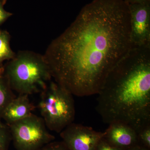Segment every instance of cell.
<instances>
[{"label":"cell","instance_id":"obj_1","mask_svg":"<svg viewBox=\"0 0 150 150\" xmlns=\"http://www.w3.org/2000/svg\"><path fill=\"white\" fill-rule=\"evenodd\" d=\"M132 47L129 5L124 0H93L43 56L55 82L74 96H87L98 93Z\"/></svg>","mask_w":150,"mask_h":150},{"label":"cell","instance_id":"obj_2","mask_svg":"<svg viewBox=\"0 0 150 150\" xmlns=\"http://www.w3.org/2000/svg\"><path fill=\"white\" fill-rule=\"evenodd\" d=\"M97 95L96 109L104 123L123 122L137 132L150 124V46L132 47Z\"/></svg>","mask_w":150,"mask_h":150},{"label":"cell","instance_id":"obj_3","mask_svg":"<svg viewBox=\"0 0 150 150\" xmlns=\"http://www.w3.org/2000/svg\"><path fill=\"white\" fill-rule=\"evenodd\" d=\"M13 91L28 95L45 90L52 79L43 55L28 50L19 51L0 69Z\"/></svg>","mask_w":150,"mask_h":150},{"label":"cell","instance_id":"obj_4","mask_svg":"<svg viewBox=\"0 0 150 150\" xmlns=\"http://www.w3.org/2000/svg\"><path fill=\"white\" fill-rule=\"evenodd\" d=\"M40 93L38 108L41 118L48 130L60 134L74 120V95L55 81Z\"/></svg>","mask_w":150,"mask_h":150},{"label":"cell","instance_id":"obj_5","mask_svg":"<svg viewBox=\"0 0 150 150\" xmlns=\"http://www.w3.org/2000/svg\"><path fill=\"white\" fill-rule=\"evenodd\" d=\"M8 126L16 150H39L55 139L43 118L33 113Z\"/></svg>","mask_w":150,"mask_h":150},{"label":"cell","instance_id":"obj_6","mask_svg":"<svg viewBox=\"0 0 150 150\" xmlns=\"http://www.w3.org/2000/svg\"><path fill=\"white\" fill-rule=\"evenodd\" d=\"M59 134L69 150H96L103 136V132L74 123Z\"/></svg>","mask_w":150,"mask_h":150},{"label":"cell","instance_id":"obj_7","mask_svg":"<svg viewBox=\"0 0 150 150\" xmlns=\"http://www.w3.org/2000/svg\"><path fill=\"white\" fill-rule=\"evenodd\" d=\"M132 47L150 46V3L129 5Z\"/></svg>","mask_w":150,"mask_h":150},{"label":"cell","instance_id":"obj_8","mask_svg":"<svg viewBox=\"0 0 150 150\" xmlns=\"http://www.w3.org/2000/svg\"><path fill=\"white\" fill-rule=\"evenodd\" d=\"M108 125L103 138L111 144L126 150L139 143L137 131L128 124L114 122Z\"/></svg>","mask_w":150,"mask_h":150},{"label":"cell","instance_id":"obj_9","mask_svg":"<svg viewBox=\"0 0 150 150\" xmlns=\"http://www.w3.org/2000/svg\"><path fill=\"white\" fill-rule=\"evenodd\" d=\"M35 108L30 100L29 95L19 94L7 105L3 111L1 119L9 126L29 116Z\"/></svg>","mask_w":150,"mask_h":150},{"label":"cell","instance_id":"obj_10","mask_svg":"<svg viewBox=\"0 0 150 150\" xmlns=\"http://www.w3.org/2000/svg\"><path fill=\"white\" fill-rule=\"evenodd\" d=\"M11 35L8 31L0 30V69L4 66V61L11 60L16 55L11 48Z\"/></svg>","mask_w":150,"mask_h":150},{"label":"cell","instance_id":"obj_11","mask_svg":"<svg viewBox=\"0 0 150 150\" xmlns=\"http://www.w3.org/2000/svg\"><path fill=\"white\" fill-rule=\"evenodd\" d=\"M8 81L0 73V119L3 111L8 103L16 97Z\"/></svg>","mask_w":150,"mask_h":150},{"label":"cell","instance_id":"obj_12","mask_svg":"<svg viewBox=\"0 0 150 150\" xmlns=\"http://www.w3.org/2000/svg\"><path fill=\"white\" fill-rule=\"evenodd\" d=\"M11 140L9 127L3 123L0 119V150H8Z\"/></svg>","mask_w":150,"mask_h":150},{"label":"cell","instance_id":"obj_13","mask_svg":"<svg viewBox=\"0 0 150 150\" xmlns=\"http://www.w3.org/2000/svg\"><path fill=\"white\" fill-rule=\"evenodd\" d=\"M139 143L150 149V124L137 132Z\"/></svg>","mask_w":150,"mask_h":150},{"label":"cell","instance_id":"obj_14","mask_svg":"<svg viewBox=\"0 0 150 150\" xmlns=\"http://www.w3.org/2000/svg\"><path fill=\"white\" fill-rule=\"evenodd\" d=\"M39 150H69L64 143L61 142H53L48 143Z\"/></svg>","mask_w":150,"mask_h":150},{"label":"cell","instance_id":"obj_15","mask_svg":"<svg viewBox=\"0 0 150 150\" xmlns=\"http://www.w3.org/2000/svg\"><path fill=\"white\" fill-rule=\"evenodd\" d=\"M7 0H0V25L12 16L13 13L5 9Z\"/></svg>","mask_w":150,"mask_h":150},{"label":"cell","instance_id":"obj_16","mask_svg":"<svg viewBox=\"0 0 150 150\" xmlns=\"http://www.w3.org/2000/svg\"><path fill=\"white\" fill-rule=\"evenodd\" d=\"M96 150H126L111 144L103 138L98 145Z\"/></svg>","mask_w":150,"mask_h":150},{"label":"cell","instance_id":"obj_17","mask_svg":"<svg viewBox=\"0 0 150 150\" xmlns=\"http://www.w3.org/2000/svg\"><path fill=\"white\" fill-rule=\"evenodd\" d=\"M126 150H150V149L141 144L139 143H138L137 144L126 149Z\"/></svg>","mask_w":150,"mask_h":150},{"label":"cell","instance_id":"obj_18","mask_svg":"<svg viewBox=\"0 0 150 150\" xmlns=\"http://www.w3.org/2000/svg\"><path fill=\"white\" fill-rule=\"evenodd\" d=\"M128 5L134 4H146L150 3V0H124Z\"/></svg>","mask_w":150,"mask_h":150}]
</instances>
